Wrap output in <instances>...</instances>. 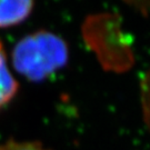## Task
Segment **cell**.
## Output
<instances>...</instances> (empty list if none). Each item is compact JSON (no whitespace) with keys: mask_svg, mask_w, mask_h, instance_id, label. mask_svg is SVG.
Listing matches in <instances>:
<instances>
[{"mask_svg":"<svg viewBox=\"0 0 150 150\" xmlns=\"http://www.w3.org/2000/svg\"><path fill=\"white\" fill-rule=\"evenodd\" d=\"M69 51L64 39L46 30L30 33L12 50V64L18 74L30 81H41L64 68Z\"/></svg>","mask_w":150,"mask_h":150,"instance_id":"cell-1","label":"cell"},{"mask_svg":"<svg viewBox=\"0 0 150 150\" xmlns=\"http://www.w3.org/2000/svg\"><path fill=\"white\" fill-rule=\"evenodd\" d=\"M33 6L30 0H0V29L22 23L31 15Z\"/></svg>","mask_w":150,"mask_h":150,"instance_id":"cell-2","label":"cell"},{"mask_svg":"<svg viewBox=\"0 0 150 150\" xmlns=\"http://www.w3.org/2000/svg\"><path fill=\"white\" fill-rule=\"evenodd\" d=\"M19 91V83L11 74L4 43L0 40V111L10 103Z\"/></svg>","mask_w":150,"mask_h":150,"instance_id":"cell-3","label":"cell"},{"mask_svg":"<svg viewBox=\"0 0 150 150\" xmlns=\"http://www.w3.org/2000/svg\"><path fill=\"white\" fill-rule=\"evenodd\" d=\"M0 150H49L41 144L35 141H17L8 140L0 144Z\"/></svg>","mask_w":150,"mask_h":150,"instance_id":"cell-4","label":"cell"}]
</instances>
